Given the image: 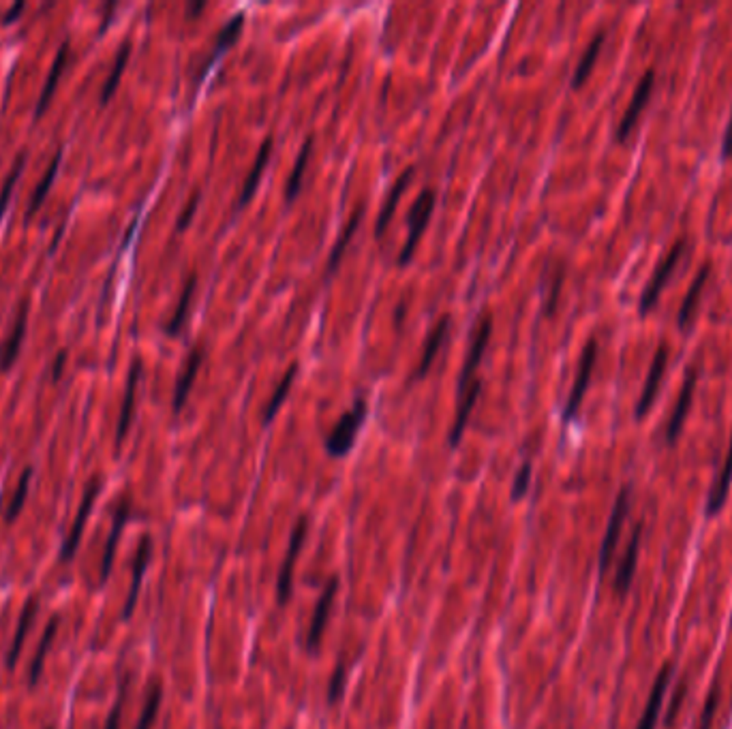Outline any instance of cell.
Listing matches in <instances>:
<instances>
[{"mask_svg":"<svg viewBox=\"0 0 732 729\" xmlns=\"http://www.w3.org/2000/svg\"><path fill=\"white\" fill-rule=\"evenodd\" d=\"M60 161H63V153L54 154V159L50 163V167H47L45 176L41 178V182L37 184V189L33 191V197H30V203H28V212H26V221H30V216H35L39 212V208L44 206L47 192H50V186L54 184V180L58 176V167H60Z\"/></svg>","mask_w":732,"mask_h":729,"instance_id":"cell-34","label":"cell"},{"mask_svg":"<svg viewBox=\"0 0 732 729\" xmlns=\"http://www.w3.org/2000/svg\"><path fill=\"white\" fill-rule=\"evenodd\" d=\"M411 178H413V167H407V170L401 173L399 178H396V182L392 184V189L388 191V195H386V199H383V203H381L380 216H377V221H375V236L377 238H380L381 233L388 229L390 221H392V216L396 212V206H399L401 197L405 195V191H407V186H410Z\"/></svg>","mask_w":732,"mask_h":729,"instance_id":"cell-20","label":"cell"},{"mask_svg":"<svg viewBox=\"0 0 732 729\" xmlns=\"http://www.w3.org/2000/svg\"><path fill=\"white\" fill-rule=\"evenodd\" d=\"M307 517H300L296 522V527L292 530V539L290 547H287L285 560L279 569V582H277V599L281 606H285L292 596V584H293V569H296L300 550L304 546V537H307Z\"/></svg>","mask_w":732,"mask_h":729,"instance_id":"cell-8","label":"cell"},{"mask_svg":"<svg viewBox=\"0 0 732 729\" xmlns=\"http://www.w3.org/2000/svg\"><path fill=\"white\" fill-rule=\"evenodd\" d=\"M345 689V665H339L332 674V680H330V689H328V700L337 702L341 695H343Z\"/></svg>","mask_w":732,"mask_h":729,"instance_id":"cell-43","label":"cell"},{"mask_svg":"<svg viewBox=\"0 0 732 729\" xmlns=\"http://www.w3.org/2000/svg\"><path fill=\"white\" fill-rule=\"evenodd\" d=\"M197 203H200V192H195V195L189 199V203H187V206H184L183 214L178 216V222H176L178 232H184V229L189 227V222H191V219H193V214H195V210H197Z\"/></svg>","mask_w":732,"mask_h":729,"instance_id":"cell-44","label":"cell"},{"mask_svg":"<svg viewBox=\"0 0 732 729\" xmlns=\"http://www.w3.org/2000/svg\"><path fill=\"white\" fill-rule=\"evenodd\" d=\"M604 41H606V33H604V30H599V33H596V37L591 39V44L587 45L583 58H580L579 64H576V71H574V77H572V88L579 90L587 82V77L591 75L593 66H596V63H598L599 52H602Z\"/></svg>","mask_w":732,"mask_h":729,"instance_id":"cell-30","label":"cell"},{"mask_svg":"<svg viewBox=\"0 0 732 729\" xmlns=\"http://www.w3.org/2000/svg\"><path fill=\"white\" fill-rule=\"evenodd\" d=\"M730 484H732V437H730L728 454H726V460L722 464V471H719L716 484H713V488H711L709 501H707V516L711 517L722 511L726 498H728Z\"/></svg>","mask_w":732,"mask_h":729,"instance_id":"cell-23","label":"cell"},{"mask_svg":"<svg viewBox=\"0 0 732 729\" xmlns=\"http://www.w3.org/2000/svg\"><path fill=\"white\" fill-rule=\"evenodd\" d=\"M298 375V364H292L290 369L283 377H281V383L277 385V389H274V394L270 396L268 405L263 407V424H270V421L274 419V415L281 411V405L287 400V394H290L292 385H293V379Z\"/></svg>","mask_w":732,"mask_h":729,"instance_id":"cell-35","label":"cell"},{"mask_svg":"<svg viewBox=\"0 0 732 729\" xmlns=\"http://www.w3.org/2000/svg\"><path fill=\"white\" fill-rule=\"evenodd\" d=\"M628 514H629V488L626 486V488H621L619 494H617L613 511H610V517H608V527H606L602 546H599V554H598L599 576L606 574L610 560H613V557H615L617 544H619V539H621L623 522H626Z\"/></svg>","mask_w":732,"mask_h":729,"instance_id":"cell-3","label":"cell"},{"mask_svg":"<svg viewBox=\"0 0 732 729\" xmlns=\"http://www.w3.org/2000/svg\"><path fill=\"white\" fill-rule=\"evenodd\" d=\"M732 154V118L728 126H726V133H724V140H722V159H728Z\"/></svg>","mask_w":732,"mask_h":729,"instance_id":"cell-45","label":"cell"},{"mask_svg":"<svg viewBox=\"0 0 732 729\" xmlns=\"http://www.w3.org/2000/svg\"><path fill=\"white\" fill-rule=\"evenodd\" d=\"M490 331H493V317H490L489 312H484V315L480 317L476 331H473V339L470 342V351H467V358H465V366H463V370H460L459 394L463 389L470 388L473 381H476V370H478L480 361H482V358H484L486 347H489Z\"/></svg>","mask_w":732,"mask_h":729,"instance_id":"cell-7","label":"cell"},{"mask_svg":"<svg viewBox=\"0 0 732 729\" xmlns=\"http://www.w3.org/2000/svg\"><path fill=\"white\" fill-rule=\"evenodd\" d=\"M140 377H142V361L135 360L134 366H131V372H129V381H127V389H124L123 405H120L118 426H116V449H120V445H123L124 437H127V432L131 428V419H134L135 391H137V383H140Z\"/></svg>","mask_w":732,"mask_h":729,"instance_id":"cell-18","label":"cell"},{"mask_svg":"<svg viewBox=\"0 0 732 729\" xmlns=\"http://www.w3.org/2000/svg\"><path fill=\"white\" fill-rule=\"evenodd\" d=\"M64 360H67V351H60L56 361H54V369H52V379H54V381H58V379H60V372H63Z\"/></svg>","mask_w":732,"mask_h":729,"instance_id":"cell-46","label":"cell"},{"mask_svg":"<svg viewBox=\"0 0 732 729\" xmlns=\"http://www.w3.org/2000/svg\"><path fill=\"white\" fill-rule=\"evenodd\" d=\"M58 625H60V616H52L50 623L45 625V631H44V635H41L39 646L33 655V663H30V686H35L39 683L41 672H44V665L47 659V653H50L52 644H54V640H56Z\"/></svg>","mask_w":732,"mask_h":729,"instance_id":"cell-28","label":"cell"},{"mask_svg":"<svg viewBox=\"0 0 732 729\" xmlns=\"http://www.w3.org/2000/svg\"><path fill=\"white\" fill-rule=\"evenodd\" d=\"M596 360H598V342H596V339H589L583 349V353H580L579 372H576L574 385H572V389H569L566 407H563V421H572L576 418V413H579L580 405H583L585 394H587V389H589V383H591L593 369H596Z\"/></svg>","mask_w":732,"mask_h":729,"instance_id":"cell-4","label":"cell"},{"mask_svg":"<svg viewBox=\"0 0 732 729\" xmlns=\"http://www.w3.org/2000/svg\"><path fill=\"white\" fill-rule=\"evenodd\" d=\"M195 287H197V276L191 274L189 281L184 282L183 287V293H180V300L176 304V310H173V315L170 321L165 325V331L170 336H176L180 330H183L184 321H187V315H189V309H191V302H193V295H195Z\"/></svg>","mask_w":732,"mask_h":729,"instance_id":"cell-31","label":"cell"},{"mask_svg":"<svg viewBox=\"0 0 732 729\" xmlns=\"http://www.w3.org/2000/svg\"><path fill=\"white\" fill-rule=\"evenodd\" d=\"M30 478H33V468H24L20 481H17V488H15V494L14 498H11L9 503V509H7V522H15V517L20 516V511L24 507V503H26V497H28V488H30Z\"/></svg>","mask_w":732,"mask_h":729,"instance_id":"cell-38","label":"cell"},{"mask_svg":"<svg viewBox=\"0 0 732 729\" xmlns=\"http://www.w3.org/2000/svg\"><path fill=\"white\" fill-rule=\"evenodd\" d=\"M709 263H705L703 268L696 272V279L692 285H689L686 298H683L681 302V309H679V328H687V323L692 321V315L696 310V306H698V300H700V293H703V289L707 285V279H709Z\"/></svg>","mask_w":732,"mask_h":729,"instance_id":"cell-29","label":"cell"},{"mask_svg":"<svg viewBox=\"0 0 732 729\" xmlns=\"http://www.w3.org/2000/svg\"><path fill=\"white\" fill-rule=\"evenodd\" d=\"M124 697H127V680H124L123 686L118 691V700L112 706V713L107 716L105 729H120V716H123V706H124Z\"/></svg>","mask_w":732,"mask_h":729,"instance_id":"cell-42","label":"cell"},{"mask_svg":"<svg viewBox=\"0 0 732 729\" xmlns=\"http://www.w3.org/2000/svg\"><path fill=\"white\" fill-rule=\"evenodd\" d=\"M311 150H313V137H309V140L302 143V148H300V153H298V159H296V163H293V170L290 173V178H287V184H285V202L287 203L293 202V199L298 197L300 186H302L304 170H307L309 159H311Z\"/></svg>","mask_w":732,"mask_h":729,"instance_id":"cell-32","label":"cell"},{"mask_svg":"<svg viewBox=\"0 0 732 729\" xmlns=\"http://www.w3.org/2000/svg\"><path fill=\"white\" fill-rule=\"evenodd\" d=\"M717 702H719V678L716 674V680H713V685L709 689V695H707L703 714H700L698 729H711L713 719H716V713H717Z\"/></svg>","mask_w":732,"mask_h":729,"instance_id":"cell-40","label":"cell"},{"mask_svg":"<svg viewBox=\"0 0 732 729\" xmlns=\"http://www.w3.org/2000/svg\"><path fill=\"white\" fill-rule=\"evenodd\" d=\"M640 533H643V524H636V528H634V533H632V539H629V544H628V547H626V554H623V557H621L619 569H617V574H615L613 588H615V593L619 595V596H626L629 586H632V582H634L636 567H638Z\"/></svg>","mask_w":732,"mask_h":729,"instance_id":"cell-16","label":"cell"},{"mask_svg":"<svg viewBox=\"0 0 732 729\" xmlns=\"http://www.w3.org/2000/svg\"><path fill=\"white\" fill-rule=\"evenodd\" d=\"M366 413H369V407H366L364 398H358L353 402V407L347 411L343 418L337 421V426L330 430V435L326 438V449L332 458H343L345 454H350V449L353 448V441H356L360 428H362Z\"/></svg>","mask_w":732,"mask_h":729,"instance_id":"cell-2","label":"cell"},{"mask_svg":"<svg viewBox=\"0 0 732 729\" xmlns=\"http://www.w3.org/2000/svg\"><path fill=\"white\" fill-rule=\"evenodd\" d=\"M202 361H203V349L195 347L193 351L189 353L187 361H184L183 370H180L178 375V381H176V388H173V413H180L183 411L184 402H187V398L191 394V388H193L195 383V377L197 372L202 369Z\"/></svg>","mask_w":732,"mask_h":729,"instance_id":"cell-19","label":"cell"},{"mask_svg":"<svg viewBox=\"0 0 732 729\" xmlns=\"http://www.w3.org/2000/svg\"><path fill=\"white\" fill-rule=\"evenodd\" d=\"M653 84H656V71L653 69H647L645 75L640 77L638 86H636L634 94H632V101H629L626 113H623L621 120H619V126H617L615 131V140L617 142H626L628 135L632 133L636 120H638L640 113L649 103V96L653 93Z\"/></svg>","mask_w":732,"mask_h":729,"instance_id":"cell-9","label":"cell"},{"mask_svg":"<svg viewBox=\"0 0 732 729\" xmlns=\"http://www.w3.org/2000/svg\"><path fill=\"white\" fill-rule=\"evenodd\" d=\"M24 163H26V154H20L17 156L15 165L11 167L7 180L3 182V189H0V219H3L5 212H7L9 208V202H11V192L15 189V182L20 180L22 172H24Z\"/></svg>","mask_w":732,"mask_h":729,"instance_id":"cell-39","label":"cell"},{"mask_svg":"<svg viewBox=\"0 0 732 729\" xmlns=\"http://www.w3.org/2000/svg\"><path fill=\"white\" fill-rule=\"evenodd\" d=\"M26 323H28V302H22L20 312H17V319L14 323V330H11L7 342H5L3 353H0V369L9 370L11 366L15 364L17 353H20L24 334H26Z\"/></svg>","mask_w":732,"mask_h":729,"instance_id":"cell-24","label":"cell"},{"mask_svg":"<svg viewBox=\"0 0 732 729\" xmlns=\"http://www.w3.org/2000/svg\"><path fill=\"white\" fill-rule=\"evenodd\" d=\"M35 616H37V596H30V599L26 601V606L22 607L20 618H17L15 635H14V640H11V646H9V653H7V667H9V670H14L17 659H20L24 642H26V635H28L30 626H33V623H35Z\"/></svg>","mask_w":732,"mask_h":729,"instance_id":"cell-21","label":"cell"},{"mask_svg":"<svg viewBox=\"0 0 732 729\" xmlns=\"http://www.w3.org/2000/svg\"><path fill=\"white\" fill-rule=\"evenodd\" d=\"M99 492H101V479L93 478L90 479V484L86 486V490H84V497H82L80 509H77L74 527H71L69 535L63 541V547H60V560H64V563L74 560L77 547H80V544H82L84 528H86L88 517H90V514H93V505H94V501H97Z\"/></svg>","mask_w":732,"mask_h":729,"instance_id":"cell-5","label":"cell"},{"mask_svg":"<svg viewBox=\"0 0 732 729\" xmlns=\"http://www.w3.org/2000/svg\"><path fill=\"white\" fill-rule=\"evenodd\" d=\"M129 514H131V503H129V498H124V501L116 507V511H114L112 530H110V535H107L104 554H101V571H99L101 584H105L107 577H110V574H112L114 557H116L120 535H123L124 524H127V520H129Z\"/></svg>","mask_w":732,"mask_h":729,"instance_id":"cell-13","label":"cell"},{"mask_svg":"<svg viewBox=\"0 0 732 729\" xmlns=\"http://www.w3.org/2000/svg\"><path fill=\"white\" fill-rule=\"evenodd\" d=\"M683 251H686V240L681 238V240H677L673 249L666 252V257L662 259V263L658 265L656 274H653L651 281L647 282V287L643 291V298H640V306H638L640 315H643V317L647 315V312H651L653 306L658 304L659 295H662V289L666 287V282H668L670 274L675 272V268H677V263H679Z\"/></svg>","mask_w":732,"mask_h":729,"instance_id":"cell-6","label":"cell"},{"mask_svg":"<svg viewBox=\"0 0 732 729\" xmlns=\"http://www.w3.org/2000/svg\"><path fill=\"white\" fill-rule=\"evenodd\" d=\"M435 199H437V195L433 189H424L418 195L416 202H413L410 214H407V240H405L403 249H401V252H399V259H396L399 265L410 263L413 252H416L420 238H422L426 227H429L430 216H433Z\"/></svg>","mask_w":732,"mask_h":729,"instance_id":"cell-1","label":"cell"},{"mask_svg":"<svg viewBox=\"0 0 732 729\" xmlns=\"http://www.w3.org/2000/svg\"><path fill=\"white\" fill-rule=\"evenodd\" d=\"M673 672H675L673 663H664L662 670H659V674L656 676V683H653V686H651L645 713H643V716H640L638 727L636 729H658V719H659V713H662L666 693H668V685H670V680H673Z\"/></svg>","mask_w":732,"mask_h":729,"instance_id":"cell-11","label":"cell"},{"mask_svg":"<svg viewBox=\"0 0 732 729\" xmlns=\"http://www.w3.org/2000/svg\"><path fill=\"white\" fill-rule=\"evenodd\" d=\"M448 323H450V319H448V317H441L440 321L435 323V328H433V331H430V334H429V339H426L422 358H420V364H418V369H416V375H413L416 379H424L426 372H429L430 366H433L437 353H440V349H441V342L446 340Z\"/></svg>","mask_w":732,"mask_h":729,"instance_id":"cell-27","label":"cell"},{"mask_svg":"<svg viewBox=\"0 0 732 729\" xmlns=\"http://www.w3.org/2000/svg\"><path fill=\"white\" fill-rule=\"evenodd\" d=\"M480 391H482V381L476 379L470 388L463 389L459 394V407H456L452 428H450V445H452V448H456V445L460 443V437H463L465 428H467V424H470L471 411H473V407H476Z\"/></svg>","mask_w":732,"mask_h":729,"instance_id":"cell-17","label":"cell"},{"mask_svg":"<svg viewBox=\"0 0 732 729\" xmlns=\"http://www.w3.org/2000/svg\"><path fill=\"white\" fill-rule=\"evenodd\" d=\"M24 11V3H20V5H15V7H11L9 9V14L5 15V20H3V24H11L14 20H17V15H20Z\"/></svg>","mask_w":732,"mask_h":729,"instance_id":"cell-47","label":"cell"},{"mask_svg":"<svg viewBox=\"0 0 732 729\" xmlns=\"http://www.w3.org/2000/svg\"><path fill=\"white\" fill-rule=\"evenodd\" d=\"M364 214V208H356V212L350 216V221H347V225L343 232H341V236L337 242H334L332 251H330V257H328V265H326V272L330 274L332 270H337V265L341 263V259L345 255V249L350 246L353 233L358 232V225H360V219H362Z\"/></svg>","mask_w":732,"mask_h":729,"instance_id":"cell-33","label":"cell"},{"mask_svg":"<svg viewBox=\"0 0 732 729\" xmlns=\"http://www.w3.org/2000/svg\"><path fill=\"white\" fill-rule=\"evenodd\" d=\"M696 381H698V375H696L694 369H689L686 375V381H683V385H681L679 400H677L675 411H673V415H670L668 426H666V443L668 445H673L681 435L683 424H686V418H687V411H689V407H692Z\"/></svg>","mask_w":732,"mask_h":729,"instance_id":"cell-14","label":"cell"},{"mask_svg":"<svg viewBox=\"0 0 732 729\" xmlns=\"http://www.w3.org/2000/svg\"><path fill=\"white\" fill-rule=\"evenodd\" d=\"M47 729H52V727H47Z\"/></svg>","mask_w":732,"mask_h":729,"instance_id":"cell-48","label":"cell"},{"mask_svg":"<svg viewBox=\"0 0 732 729\" xmlns=\"http://www.w3.org/2000/svg\"><path fill=\"white\" fill-rule=\"evenodd\" d=\"M337 588H339V580L334 577V580H330L326 584L321 596L317 599L313 620H311V629H309V637H307V646L311 653L320 648L321 635H323V631H326V625L330 618V610H332V601H334V596H337Z\"/></svg>","mask_w":732,"mask_h":729,"instance_id":"cell-15","label":"cell"},{"mask_svg":"<svg viewBox=\"0 0 732 729\" xmlns=\"http://www.w3.org/2000/svg\"><path fill=\"white\" fill-rule=\"evenodd\" d=\"M242 26H244V15H242V14H236V15L232 17L230 22L225 24L223 28L219 30V34H217V44H214V50L210 52L208 60H206V63H203L200 77H203V75L208 74V71H210V66H213L214 63H217L221 54H223L225 50H230V47H232L233 44H236V39H238V34H240V30H242Z\"/></svg>","mask_w":732,"mask_h":729,"instance_id":"cell-26","label":"cell"},{"mask_svg":"<svg viewBox=\"0 0 732 729\" xmlns=\"http://www.w3.org/2000/svg\"><path fill=\"white\" fill-rule=\"evenodd\" d=\"M67 56H69V41H64L63 45H60V50L56 52V58H54L52 63V69H50V75H47L45 80V86L41 90V96H39V103H37V110H35V120H41L44 116L47 105H50V99L56 93V84L60 80V75H63V69H64V63H67Z\"/></svg>","mask_w":732,"mask_h":729,"instance_id":"cell-25","label":"cell"},{"mask_svg":"<svg viewBox=\"0 0 732 729\" xmlns=\"http://www.w3.org/2000/svg\"><path fill=\"white\" fill-rule=\"evenodd\" d=\"M529 479H531V462H525L523 467H520V471L516 473V479H514V486H512V498H514V501H519L520 497H525L527 488H529Z\"/></svg>","mask_w":732,"mask_h":729,"instance_id":"cell-41","label":"cell"},{"mask_svg":"<svg viewBox=\"0 0 732 729\" xmlns=\"http://www.w3.org/2000/svg\"><path fill=\"white\" fill-rule=\"evenodd\" d=\"M150 558H153V539H150V535H143V537L140 539V544H137V550H135L134 577H131L129 595H127V601H124V610H123V618L124 620H129L131 616H134L137 596H140V588H142V582H143V574H146V569L150 565Z\"/></svg>","mask_w":732,"mask_h":729,"instance_id":"cell-12","label":"cell"},{"mask_svg":"<svg viewBox=\"0 0 732 729\" xmlns=\"http://www.w3.org/2000/svg\"><path fill=\"white\" fill-rule=\"evenodd\" d=\"M161 700H163V689H161V683L154 680V683L148 686L146 702H143L140 721H137L135 729H153L154 721H157L159 708H161Z\"/></svg>","mask_w":732,"mask_h":729,"instance_id":"cell-37","label":"cell"},{"mask_svg":"<svg viewBox=\"0 0 732 729\" xmlns=\"http://www.w3.org/2000/svg\"><path fill=\"white\" fill-rule=\"evenodd\" d=\"M129 56H131V44L127 41V44H123V47L118 50L116 63H114V66H112V74L105 80L104 90H101V96H99L101 107H105L107 103H110L114 93H116L120 77H123V74H124V66H127V63H129Z\"/></svg>","mask_w":732,"mask_h":729,"instance_id":"cell-36","label":"cell"},{"mask_svg":"<svg viewBox=\"0 0 732 729\" xmlns=\"http://www.w3.org/2000/svg\"><path fill=\"white\" fill-rule=\"evenodd\" d=\"M668 353H670L668 345H666V342H662V345L658 347L656 355H653V361L649 366V375H647L643 394H640L638 405H636V419H643L645 415L649 413L653 400H656V396L659 391V385H662V379L666 375V366H668Z\"/></svg>","mask_w":732,"mask_h":729,"instance_id":"cell-10","label":"cell"},{"mask_svg":"<svg viewBox=\"0 0 732 729\" xmlns=\"http://www.w3.org/2000/svg\"><path fill=\"white\" fill-rule=\"evenodd\" d=\"M270 153H272V140H263V143L257 150V156H255V163L253 167H251L247 178H244L242 182V191H240V197H238V203H236V210L244 208L247 203L251 202V197L255 195L257 186H260V180H262V173L266 170L268 165V159H270Z\"/></svg>","mask_w":732,"mask_h":729,"instance_id":"cell-22","label":"cell"}]
</instances>
